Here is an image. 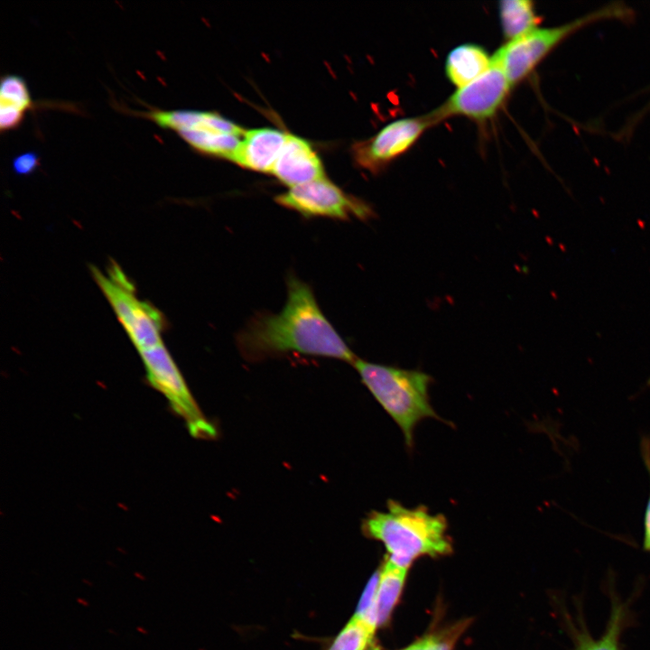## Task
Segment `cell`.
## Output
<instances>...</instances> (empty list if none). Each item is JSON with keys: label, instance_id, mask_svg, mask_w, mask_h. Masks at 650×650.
I'll return each mask as SVG.
<instances>
[{"label": "cell", "instance_id": "6da1fadb", "mask_svg": "<svg viewBox=\"0 0 650 650\" xmlns=\"http://www.w3.org/2000/svg\"><path fill=\"white\" fill-rule=\"evenodd\" d=\"M287 300L279 313L258 312L237 336L241 355L258 361L285 353L358 358L320 310L312 289L294 274L287 278Z\"/></svg>", "mask_w": 650, "mask_h": 650}, {"label": "cell", "instance_id": "7a4b0ae2", "mask_svg": "<svg viewBox=\"0 0 650 650\" xmlns=\"http://www.w3.org/2000/svg\"><path fill=\"white\" fill-rule=\"evenodd\" d=\"M362 527L365 534L385 545L386 558L404 567L418 557L442 556L452 551L447 519L432 514L425 506L411 508L389 499L386 511L369 512Z\"/></svg>", "mask_w": 650, "mask_h": 650}, {"label": "cell", "instance_id": "3957f363", "mask_svg": "<svg viewBox=\"0 0 650 650\" xmlns=\"http://www.w3.org/2000/svg\"><path fill=\"white\" fill-rule=\"evenodd\" d=\"M352 365L362 383L402 431L408 450L413 448V432L419 422L433 418L447 423L430 403V375L360 358Z\"/></svg>", "mask_w": 650, "mask_h": 650}, {"label": "cell", "instance_id": "277c9868", "mask_svg": "<svg viewBox=\"0 0 650 650\" xmlns=\"http://www.w3.org/2000/svg\"><path fill=\"white\" fill-rule=\"evenodd\" d=\"M92 277L138 351L160 345L166 318L152 303L140 300L134 283L113 260L102 273L90 265Z\"/></svg>", "mask_w": 650, "mask_h": 650}, {"label": "cell", "instance_id": "5b68a950", "mask_svg": "<svg viewBox=\"0 0 650 650\" xmlns=\"http://www.w3.org/2000/svg\"><path fill=\"white\" fill-rule=\"evenodd\" d=\"M622 14L618 7H607L565 24L535 28L507 41L492 56L512 87L527 77L537 64L570 34L593 22Z\"/></svg>", "mask_w": 650, "mask_h": 650}, {"label": "cell", "instance_id": "8992f818", "mask_svg": "<svg viewBox=\"0 0 650 650\" xmlns=\"http://www.w3.org/2000/svg\"><path fill=\"white\" fill-rule=\"evenodd\" d=\"M138 352L147 381L166 397L173 412L185 422L189 432L199 439L215 438L218 433L215 426L199 407L163 343Z\"/></svg>", "mask_w": 650, "mask_h": 650}, {"label": "cell", "instance_id": "52a82bcc", "mask_svg": "<svg viewBox=\"0 0 650 650\" xmlns=\"http://www.w3.org/2000/svg\"><path fill=\"white\" fill-rule=\"evenodd\" d=\"M277 204L304 218L367 220L375 213L365 201L344 192L326 178L291 188L274 198Z\"/></svg>", "mask_w": 650, "mask_h": 650}, {"label": "cell", "instance_id": "ba28073f", "mask_svg": "<svg viewBox=\"0 0 650 650\" xmlns=\"http://www.w3.org/2000/svg\"><path fill=\"white\" fill-rule=\"evenodd\" d=\"M512 88L502 70L492 61L484 74L458 88L430 114L436 123L451 116L487 121L503 107Z\"/></svg>", "mask_w": 650, "mask_h": 650}, {"label": "cell", "instance_id": "9c48e42d", "mask_svg": "<svg viewBox=\"0 0 650 650\" xmlns=\"http://www.w3.org/2000/svg\"><path fill=\"white\" fill-rule=\"evenodd\" d=\"M435 124L430 113L395 120L372 138L355 144V160L361 167L377 172L406 153Z\"/></svg>", "mask_w": 650, "mask_h": 650}, {"label": "cell", "instance_id": "30bf717a", "mask_svg": "<svg viewBox=\"0 0 650 650\" xmlns=\"http://www.w3.org/2000/svg\"><path fill=\"white\" fill-rule=\"evenodd\" d=\"M271 173L291 188L325 178L322 162L304 139L288 135Z\"/></svg>", "mask_w": 650, "mask_h": 650}, {"label": "cell", "instance_id": "8fae6325", "mask_svg": "<svg viewBox=\"0 0 650 650\" xmlns=\"http://www.w3.org/2000/svg\"><path fill=\"white\" fill-rule=\"evenodd\" d=\"M287 135L272 128L246 131L232 161L253 171L271 173Z\"/></svg>", "mask_w": 650, "mask_h": 650}, {"label": "cell", "instance_id": "7c38bea8", "mask_svg": "<svg viewBox=\"0 0 650 650\" xmlns=\"http://www.w3.org/2000/svg\"><path fill=\"white\" fill-rule=\"evenodd\" d=\"M162 128L179 133L185 130L208 129L217 132L243 135L242 127L212 112L177 109H152L143 114Z\"/></svg>", "mask_w": 650, "mask_h": 650}, {"label": "cell", "instance_id": "4fadbf2b", "mask_svg": "<svg viewBox=\"0 0 650 650\" xmlns=\"http://www.w3.org/2000/svg\"><path fill=\"white\" fill-rule=\"evenodd\" d=\"M491 63L492 57L484 48L474 43H464L449 52L445 73L448 79L460 88L484 74Z\"/></svg>", "mask_w": 650, "mask_h": 650}, {"label": "cell", "instance_id": "5bb4252c", "mask_svg": "<svg viewBox=\"0 0 650 650\" xmlns=\"http://www.w3.org/2000/svg\"><path fill=\"white\" fill-rule=\"evenodd\" d=\"M32 107V100L24 79L13 74L4 76L0 89L1 131H9L19 126L25 112Z\"/></svg>", "mask_w": 650, "mask_h": 650}, {"label": "cell", "instance_id": "9a60e30c", "mask_svg": "<svg viewBox=\"0 0 650 650\" xmlns=\"http://www.w3.org/2000/svg\"><path fill=\"white\" fill-rule=\"evenodd\" d=\"M408 567L399 565L388 558L380 570L375 599L378 626L385 623L402 592Z\"/></svg>", "mask_w": 650, "mask_h": 650}, {"label": "cell", "instance_id": "2e32d148", "mask_svg": "<svg viewBox=\"0 0 650 650\" xmlns=\"http://www.w3.org/2000/svg\"><path fill=\"white\" fill-rule=\"evenodd\" d=\"M377 626L378 618L374 603L364 613H355L328 650H366Z\"/></svg>", "mask_w": 650, "mask_h": 650}, {"label": "cell", "instance_id": "e0dca14e", "mask_svg": "<svg viewBox=\"0 0 650 650\" xmlns=\"http://www.w3.org/2000/svg\"><path fill=\"white\" fill-rule=\"evenodd\" d=\"M498 8L502 32L507 41L537 28L540 22L534 5L529 0H504Z\"/></svg>", "mask_w": 650, "mask_h": 650}, {"label": "cell", "instance_id": "ac0fdd59", "mask_svg": "<svg viewBox=\"0 0 650 650\" xmlns=\"http://www.w3.org/2000/svg\"><path fill=\"white\" fill-rule=\"evenodd\" d=\"M177 134L196 151L231 161L242 136L207 129L185 130Z\"/></svg>", "mask_w": 650, "mask_h": 650}, {"label": "cell", "instance_id": "d6986e66", "mask_svg": "<svg viewBox=\"0 0 650 650\" xmlns=\"http://www.w3.org/2000/svg\"><path fill=\"white\" fill-rule=\"evenodd\" d=\"M620 631V614L616 612L610 620L608 630L599 639L588 636H580L578 639L577 650H618V635Z\"/></svg>", "mask_w": 650, "mask_h": 650}, {"label": "cell", "instance_id": "ffe728a7", "mask_svg": "<svg viewBox=\"0 0 650 650\" xmlns=\"http://www.w3.org/2000/svg\"><path fill=\"white\" fill-rule=\"evenodd\" d=\"M642 456L650 476V439L644 438L641 441ZM644 548L650 551V494L647 500L644 518Z\"/></svg>", "mask_w": 650, "mask_h": 650}, {"label": "cell", "instance_id": "44dd1931", "mask_svg": "<svg viewBox=\"0 0 650 650\" xmlns=\"http://www.w3.org/2000/svg\"><path fill=\"white\" fill-rule=\"evenodd\" d=\"M40 157L35 152H26L13 160V170L19 175H29L36 171Z\"/></svg>", "mask_w": 650, "mask_h": 650}, {"label": "cell", "instance_id": "7402d4cb", "mask_svg": "<svg viewBox=\"0 0 650 650\" xmlns=\"http://www.w3.org/2000/svg\"><path fill=\"white\" fill-rule=\"evenodd\" d=\"M442 641L433 636H426L403 650H441Z\"/></svg>", "mask_w": 650, "mask_h": 650}, {"label": "cell", "instance_id": "603a6c76", "mask_svg": "<svg viewBox=\"0 0 650 650\" xmlns=\"http://www.w3.org/2000/svg\"><path fill=\"white\" fill-rule=\"evenodd\" d=\"M441 650H450V643L448 641H442V645Z\"/></svg>", "mask_w": 650, "mask_h": 650}, {"label": "cell", "instance_id": "cb8c5ba5", "mask_svg": "<svg viewBox=\"0 0 650 650\" xmlns=\"http://www.w3.org/2000/svg\"><path fill=\"white\" fill-rule=\"evenodd\" d=\"M77 601H78L79 604L83 605L84 607H88V605H89L87 600H85L84 599H81V598H78V599H77Z\"/></svg>", "mask_w": 650, "mask_h": 650}, {"label": "cell", "instance_id": "d4e9b609", "mask_svg": "<svg viewBox=\"0 0 650 650\" xmlns=\"http://www.w3.org/2000/svg\"><path fill=\"white\" fill-rule=\"evenodd\" d=\"M134 575H135V578H137V579H139V580H146V578H145L144 575H142L140 572H138V571H135Z\"/></svg>", "mask_w": 650, "mask_h": 650}, {"label": "cell", "instance_id": "484cf974", "mask_svg": "<svg viewBox=\"0 0 650 650\" xmlns=\"http://www.w3.org/2000/svg\"><path fill=\"white\" fill-rule=\"evenodd\" d=\"M136 630L139 631V632H141L142 634H144V635H147V634H148V632H147L144 627H136Z\"/></svg>", "mask_w": 650, "mask_h": 650}, {"label": "cell", "instance_id": "4316f807", "mask_svg": "<svg viewBox=\"0 0 650 650\" xmlns=\"http://www.w3.org/2000/svg\"><path fill=\"white\" fill-rule=\"evenodd\" d=\"M82 581H83L85 584H88V586H90V587L92 586V583H91L90 581H88V580H86V579H83Z\"/></svg>", "mask_w": 650, "mask_h": 650}, {"label": "cell", "instance_id": "83f0119b", "mask_svg": "<svg viewBox=\"0 0 650 650\" xmlns=\"http://www.w3.org/2000/svg\"><path fill=\"white\" fill-rule=\"evenodd\" d=\"M108 632H109V633H112V634H116V635H117V633H116V632H115V631H113L112 629H109V630H108Z\"/></svg>", "mask_w": 650, "mask_h": 650}, {"label": "cell", "instance_id": "f1b7e54d", "mask_svg": "<svg viewBox=\"0 0 650 650\" xmlns=\"http://www.w3.org/2000/svg\"><path fill=\"white\" fill-rule=\"evenodd\" d=\"M647 385H650V378L647 381Z\"/></svg>", "mask_w": 650, "mask_h": 650}]
</instances>
